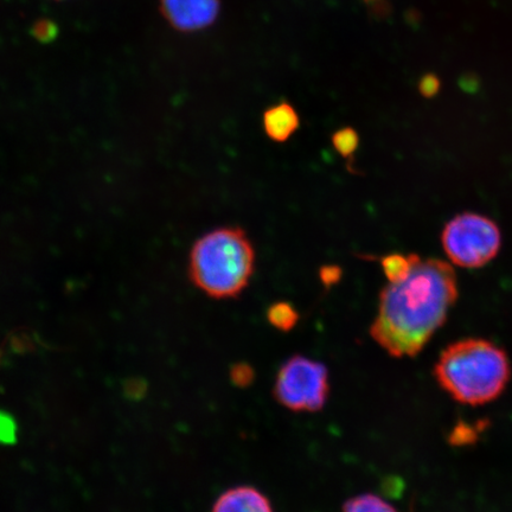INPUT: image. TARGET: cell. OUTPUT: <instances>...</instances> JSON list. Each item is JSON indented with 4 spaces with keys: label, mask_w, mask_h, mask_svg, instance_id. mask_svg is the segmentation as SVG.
Segmentation results:
<instances>
[{
    "label": "cell",
    "mask_w": 512,
    "mask_h": 512,
    "mask_svg": "<svg viewBox=\"0 0 512 512\" xmlns=\"http://www.w3.org/2000/svg\"><path fill=\"white\" fill-rule=\"evenodd\" d=\"M31 34L38 42L50 43L59 35V28L50 19H40L32 25Z\"/></svg>",
    "instance_id": "4fadbf2b"
},
{
    "label": "cell",
    "mask_w": 512,
    "mask_h": 512,
    "mask_svg": "<svg viewBox=\"0 0 512 512\" xmlns=\"http://www.w3.org/2000/svg\"><path fill=\"white\" fill-rule=\"evenodd\" d=\"M160 4L166 21L182 32L209 28L221 11V0H162Z\"/></svg>",
    "instance_id": "8992f818"
},
{
    "label": "cell",
    "mask_w": 512,
    "mask_h": 512,
    "mask_svg": "<svg viewBox=\"0 0 512 512\" xmlns=\"http://www.w3.org/2000/svg\"><path fill=\"white\" fill-rule=\"evenodd\" d=\"M319 277L326 287L336 285L342 278V268L338 266H324L320 268Z\"/></svg>",
    "instance_id": "e0dca14e"
},
{
    "label": "cell",
    "mask_w": 512,
    "mask_h": 512,
    "mask_svg": "<svg viewBox=\"0 0 512 512\" xmlns=\"http://www.w3.org/2000/svg\"><path fill=\"white\" fill-rule=\"evenodd\" d=\"M440 86L438 76L428 74L420 80L419 91L422 95L426 96V98H432V96L438 94Z\"/></svg>",
    "instance_id": "2e32d148"
},
{
    "label": "cell",
    "mask_w": 512,
    "mask_h": 512,
    "mask_svg": "<svg viewBox=\"0 0 512 512\" xmlns=\"http://www.w3.org/2000/svg\"><path fill=\"white\" fill-rule=\"evenodd\" d=\"M435 380L452 398L464 405L494 401L510 380L505 351L486 339L469 338L448 345L434 367Z\"/></svg>",
    "instance_id": "7a4b0ae2"
},
{
    "label": "cell",
    "mask_w": 512,
    "mask_h": 512,
    "mask_svg": "<svg viewBox=\"0 0 512 512\" xmlns=\"http://www.w3.org/2000/svg\"><path fill=\"white\" fill-rule=\"evenodd\" d=\"M419 258L420 256L416 254L403 255L399 253L384 256L381 259V266L389 284H396L405 280Z\"/></svg>",
    "instance_id": "9c48e42d"
},
{
    "label": "cell",
    "mask_w": 512,
    "mask_h": 512,
    "mask_svg": "<svg viewBox=\"0 0 512 512\" xmlns=\"http://www.w3.org/2000/svg\"><path fill=\"white\" fill-rule=\"evenodd\" d=\"M213 512H274L270 499L253 486H238L217 499Z\"/></svg>",
    "instance_id": "52a82bcc"
},
{
    "label": "cell",
    "mask_w": 512,
    "mask_h": 512,
    "mask_svg": "<svg viewBox=\"0 0 512 512\" xmlns=\"http://www.w3.org/2000/svg\"><path fill=\"white\" fill-rule=\"evenodd\" d=\"M342 512H398L392 504L373 494L358 495L344 503Z\"/></svg>",
    "instance_id": "8fae6325"
},
{
    "label": "cell",
    "mask_w": 512,
    "mask_h": 512,
    "mask_svg": "<svg viewBox=\"0 0 512 512\" xmlns=\"http://www.w3.org/2000/svg\"><path fill=\"white\" fill-rule=\"evenodd\" d=\"M254 265V247L245 230L215 229L192 248L190 278L211 298H238L253 277Z\"/></svg>",
    "instance_id": "3957f363"
},
{
    "label": "cell",
    "mask_w": 512,
    "mask_h": 512,
    "mask_svg": "<svg viewBox=\"0 0 512 512\" xmlns=\"http://www.w3.org/2000/svg\"><path fill=\"white\" fill-rule=\"evenodd\" d=\"M330 395L329 369L309 357L293 355L280 367L273 396L281 406L297 413L322 411Z\"/></svg>",
    "instance_id": "277c9868"
},
{
    "label": "cell",
    "mask_w": 512,
    "mask_h": 512,
    "mask_svg": "<svg viewBox=\"0 0 512 512\" xmlns=\"http://www.w3.org/2000/svg\"><path fill=\"white\" fill-rule=\"evenodd\" d=\"M441 242L453 264L478 268L489 264L498 254L502 235L488 217L466 213L446 224Z\"/></svg>",
    "instance_id": "5b68a950"
},
{
    "label": "cell",
    "mask_w": 512,
    "mask_h": 512,
    "mask_svg": "<svg viewBox=\"0 0 512 512\" xmlns=\"http://www.w3.org/2000/svg\"><path fill=\"white\" fill-rule=\"evenodd\" d=\"M267 320L275 329L288 332L299 322V313L290 303H274L267 310Z\"/></svg>",
    "instance_id": "30bf717a"
},
{
    "label": "cell",
    "mask_w": 512,
    "mask_h": 512,
    "mask_svg": "<svg viewBox=\"0 0 512 512\" xmlns=\"http://www.w3.org/2000/svg\"><path fill=\"white\" fill-rule=\"evenodd\" d=\"M360 144L358 133L351 127H344L332 136V145H334L339 155L344 158H351Z\"/></svg>",
    "instance_id": "7c38bea8"
},
{
    "label": "cell",
    "mask_w": 512,
    "mask_h": 512,
    "mask_svg": "<svg viewBox=\"0 0 512 512\" xmlns=\"http://www.w3.org/2000/svg\"><path fill=\"white\" fill-rule=\"evenodd\" d=\"M230 379L239 388H247L255 380V371L248 363H236L230 369Z\"/></svg>",
    "instance_id": "5bb4252c"
},
{
    "label": "cell",
    "mask_w": 512,
    "mask_h": 512,
    "mask_svg": "<svg viewBox=\"0 0 512 512\" xmlns=\"http://www.w3.org/2000/svg\"><path fill=\"white\" fill-rule=\"evenodd\" d=\"M457 298L453 268L419 258L405 280L383 288L370 335L390 356L415 357L444 325Z\"/></svg>",
    "instance_id": "6da1fadb"
},
{
    "label": "cell",
    "mask_w": 512,
    "mask_h": 512,
    "mask_svg": "<svg viewBox=\"0 0 512 512\" xmlns=\"http://www.w3.org/2000/svg\"><path fill=\"white\" fill-rule=\"evenodd\" d=\"M300 125L299 115L288 102H280L264 113V128L273 142L285 143Z\"/></svg>",
    "instance_id": "ba28073f"
},
{
    "label": "cell",
    "mask_w": 512,
    "mask_h": 512,
    "mask_svg": "<svg viewBox=\"0 0 512 512\" xmlns=\"http://www.w3.org/2000/svg\"><path fill=\"white\" fill-rule=\"evenodd\" d=\"M17 441V424L9 413L0 411V443L15 444Z\"/></svg>",
    "instance_id": "9a60e30c"
}]
</instances>
